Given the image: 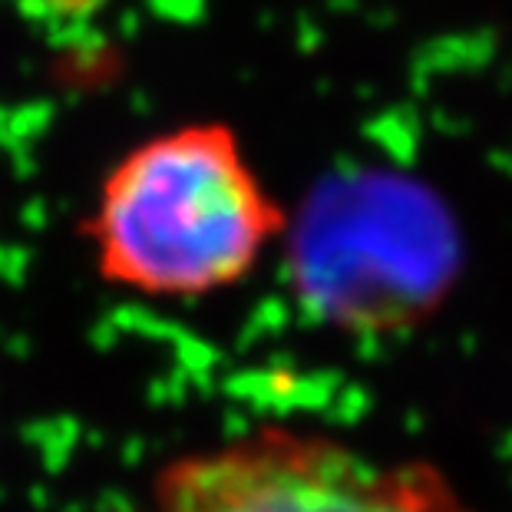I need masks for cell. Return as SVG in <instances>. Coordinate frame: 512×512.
I'll list each match as a JSON object with an SVG mask.
<instances>
[{
  "mask_svg": "<svg viewBox=\"0 0 512 512\" xmlns=\"http://www.w3.org/2000/svg\"><path fill=\"white\" fill-rule=\"evenodd\" d=\"M288 215L222 123H189L126 152L86 222L96 268L146 298H209L255 271Z\"/></svg>",
  "mask_w": 512,
  "mask_h": 512,
  "instance_id": "cell-1",
  "label": "cell"
},
{
  "mask_svg": "<svg viewBox=\"0 0 512 512\" xmlns=\"http://www.w3.org/2000/svg\"><path fill=\"white\" fill-rule=\"evenodd\" d=\"M156 512H476L430 463H387L311 430L261 427L172 460Z\"/></svg>",
  "mask_w": 512,
  "mask_h": 512,
  "instance_id": "cell-2",
  "label": "cell"
}]
</instances>
